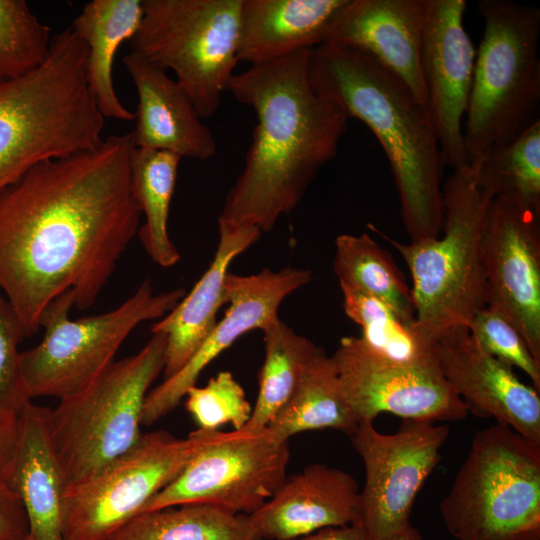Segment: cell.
Segmentation results:
<instances>
[{"instance_id": "f35d334b", "label": "cell", "mask_w": 540, "mask_h": 540, "mask_svg": "<svg viewBox=\"0 0 540 540\" xmlns=\"http://www.w3.org/2000/svg\"><path fill=\"white\" fill-rule=\"evenodd\" d=\"M292 540H369L364 529L357 523L320 529Z\"/></svg>"}, {"instance_id": "83f0119b", "label": "cell", "mask_w": 540, "mask_h": 540, "mask_svg": "<svg viewBox=\"0 0 540 540\" xmlns=\"http://www.w3.org/2000/svg\"><path fill=\"white\" fill-rule=\"evenodd\" d=\"M333 268L339 284L382 301L405 323L415 324L411 287L389 252L368 234L338 235Z\"/></svg>"}, {"instance_id": "d590c367", "label": "cell", "mask_w": 540, "mask_h": 540, "mask_svg": "<svg viewBox=\"0 0 540 540\" xmlns=\"http://www.w3.org/2000/svg\"><path fill=\"white\" fill-rule=\"evenodd\" d=\"M24 338L15 310L0 293V409L15 414L31 401L20 368L18 345Z\"/></svg>"}, {"instance_id": "9c48e42d", "label": "cell", "mask_w": 540, "mask_h": 540, "mask_svg": "<svg viewBox=\"0 0 540 540\" xmlns=\"http://www.w3.org/2000/svg\"><path fill=\"white\" fill-rule=\"evenodd\" d=\"M186 294L183 288L154 294L145 280L119 307L99 315L71 320L75 295L68 290L43 310L41 342L20 354L21 376L30 399L59 400L90 385L112 362L117 350L141 322L170 312Z\"/></svg>"}, {"instance_id": "ba28073f", "label": "cell", "mask_w": 540, "mask_h": 540, "mask_svg": "<svg viewBox=\"0 0 540 540\" xmlns=\"http://www.w3.org/2000/svg\"><path fill=\"white\" fill-rule=\"evenodd\" d=\"M166 342L165 334L152 333L137 354L113 361L85 389L49 408V434L67 488L138 443L145 398L164 370Z\"/></svg>"}, {"instance_id": "f546056e", "label": "cell", "mask_w": 540, "mask_h": 540, "mask_svg": "<svg viewBox=\"0 0 540 540\" xmlns=\"http://www.w3.org/2000/svg\"><path fill=\"white\" fill-rule=\"evenodd\" d=\"M110 540H261L248 515L204 504H186L142 513Z\"/></svg>"}, {"instance_id": "603a6c76", "label": "cell", "mask_w": 540, "mask_h": 540, "mask_svg": "<svg viewBox=\"0 0 540 540\" xmlns=\"http://www.w3.org/2000/svg\"><path fill=\"white\" fill-rule=\"evenodd\" d=\"M219 242L207 270L178 304L153 324L151 333L166 335L164 379L176 374L217 324L227 303L225 280L232 261L260 238L256 226L218 221Z\"/></svg>"}, {"instance_id": "30bf717a", "label": "cell", "mask_w": 540, "mask_h": 540, "mask_svg": "<svg viewBox=\"0 0 540 540\" xmlns=\"http://www.w3.org/2000/svg\"><path fill=\"white\" fill-rule=\"evenodd\" d=\"M242 0H143L133 51L176 76L200 118L218 110L239 63Z\"/></svg>"}, {"instance_id": "e0dca14e", "label": "cell", "mask_w": 540, "mask_h": 540, "mask_svg": "<svg viewBox=\"0 0 540 540\" xmlns=\"http://www.w3.org/2000/svg\"><path fill=\"white\" fill-rule=\"evenodd\" d=\"M312 278L310 270L291 266L279 271L264 268L247 276L228 272L225 287L229 306L223 319L176 374L148 392L141 425L150 426L177 407L213 360L242 335L251 330H262L277 320L283 300Z\"/></svg>"}, {"instance_id": "4316f807", "label": "cell", "mask_w": 540, "mask_h": 540, "mask_svg": "<svg viewBox=\"0 0 540 540\" xmlns=\"http://www.w3.org/2000/svg\"><path fill=\"white\" fill-rule=\"evenodd\" d=\"M181 158L173 153L136 148L130 158L134 198L145 216L139 228L142 245L154 263L169 268L180 253L168 233V216Z\"/></svg>"}, {"instance_id": "44dd1931", "label": "cell", "mask_w": 540, "mask_h": 540, "mask_svg": "<svg viewBox=\"0 0 540 540\" xmlns=\"http://www.w3.org/2000/svg\"><path fill=\"white\" fill-rule=\"evenodd\" d=\"M122 62L138 95L134 147L160 150L197 160L217 153L211 130L202 122L192 101L175 79L136 51Z\"/></svg>"}, {"instance_id": "e575fe53", "label": "cell", "mask_w": 540, "mask_h": 540, "mask_svg": "<svg viewBox=\"0 0 540 540\" xmlns=\"http://www.w3.org/2000/svg\"><path fill=\"white\" fill-rule=\"evenodd\" d=\"M468 330L487 353L521 369L533 387L540 391V363L532 356L515 327L499 312L485 306L474 315Z\"/></svg>"}, {"instance_id": "d6a6232c", "label": "cell", "mask_w": 540, "mask_h": 540, "mask_svg": "<svg viewBox=\"0 0 540 540\" xmlns=\"http://www.w3.org/2000/svg\"><path fill=\"white\" fill-rule=\"evenodd\" d=\"M52 38L50 28L26 1L0 0V80L23 76L42 65Z\"/></svg>"}, {"instance_id": "ac0fdd59", "label": "cell", "mask_w": 540, "mask_h": 540, "mask_svg": "<svg viewBox=\"0 0 540 540\" xmlns=\"http://www.w3.org/2000/svg\"><path fill=\"white\" fill-rule=\"evenodd\" d=\"M439 368L468 412L486 415L540 444V396L506 362L487 353L464 327L433 346Z\"/></svg>"}, {"instance_id": "9a60e30c", "label": "cell", "mask_w": 540, "mask_h": 540, "mask_svg": "<svg viewBox=\"0 0 540 540\" xmlns=\"http://www.w3.org/2000/svg\"><path fill=\"white\" fill-rule=\"evenodd\" d=\"M481 253L486 306L515 327L540 363V212L493 198Z\"/></svg>"}, {"instance_id": "1f68e13d", "label": "cell", "mask_w": 540, "mask_h": 540, "mask_svg": "<svg viewBox=\"0 0 540 540\" xmlns=\"http://www.w3.org/2000/svg\"><path fill=\"white\" fill-rule=\"evenodd\" d=\"M345 314L361 327L360 337L378 354L397 361L413 362L431 353L414 329L388 305L361 291L339 284Z\"/></svg>"}, {"instance_id": "7c38bea8", "label": "cell", "mask_w": 540, "mask_h": 540, "mask_svg": "<svg viewBox=\"0 0 540 540\" xmlns=\"http://www.w3.org/2000/svg\"><path fill=\"white\" fill-rule=\"evenodd\" d=\"M289 456L288 441L267 428L258 432L214 430L209 441L140 514L204 504L231 514L249 515L287 478Z\"/></svg>"}, {"instance_id": "2e32d148", "label": "cell", "mask_w": 540, "mask_h": 540, "mask_svg": "<svg viewBox=\"0 0 540 540\" xmlns=\"http://www.w3.org/2000/svg\"><path fill=\"white\" fill-rule=\"evenodd\" d=\"M465 0H424L421 70L427 109L446 166L468 165L463 119L473 81L476 50L465 30Z\"/></svg>"}, {"instance_id": "277c9868", "label": "cell", "mask_w": 540, "mask_h": 540, "mask_svg": "<svg viewBox=\"0 0 540 540\" xmlns=\"http://www.w3.org/2000/svg\"><path fill=\"white\" fill-rule=\"evenodd\" d=\"M87 46L68 27L46 61L0 80V193L51 159L97 147L104 117L87 84Z\"/></svg>"}, {"instance_id": "d4e9b609", "label": "cell", "mask_w": 540, "mask_h": 540, "mask_svg": "<svg viewBox=\"0 0 540 540\" xmlns=\"http://www.w3.org/2000/svg\"><path fill=\"white\" fill-rule=\"evenodd\" d=\"M143 13V0H93L72 22L87 46V84L104 118L135 119L116 94L112 68L119 47L135 35Z\"/></svg>"}, {"instance_id": "8d00e7d4", "label": "cell", "mask_w": 540, "mask_h": 540, "mask_svg": "<svg viewBox=\"0 0 540 540\" xmlns=\"http://www.w3.org/2000/svg\"><path fill=\"white\" fill-rule=\"evenodd\" d=\"M28 520L17 493L0 478V540H24Z\"/></svg>"}, {"instance_id": "5bb4252c", "label": "cell", "mask_w": 540, "mask_h": 540, "mask_svg": "<svg viewBox=\"0 0 540 540\" xmlns=\"http://www.w3.org/2000/svg\"><path fill=\"white\" fill-rule=\"evenodd\" d=\"M331 358L358 424L373 423L382 412L431 422L457 421L468 414L443 376L434 350L417 361L397 362L372 350L360 337L347 336Z\"/></svg>"}, {"instance_id": "484cf974", "label": "cell", "mask_w": 540, "mask_h": 540, "mask_svg": "<svg viewBox=\"0 0 540 540\" xmlns=\"http://www.w3.org/2000/svg\"><path fill=\"white\" fill-rule=\"evenodd\" d=\"M357 426L331 356L316 346L291 397L266 428L289 441L295 434L324 428L350 435Z\"/></svg>"}, {"instance_id": "d6986e66", "label": "cell", "mask_w": 540, "mask_h": 540, "mask_svg": "<svg viewBox=\"0 0 540 540\" xmlns=\"http://www.w3.org/2000/svg\"><path fill=\"white\" fill-rule=\"evenodd\" d=\"M424 16V0H348L323 43L368 54L427 107L421 70Z\"/></svg>"}, {"instance_id": "7402d4cb", "label": "cell", "mask_w": 540, "mask_h": 540, "mask_svg": "<svg viewBox=\"0 0 540 540\" xmlns=\"http://www.w3.org/2000/svg\"><path fill=\"white\" fill-rule=\"evenodd\" d=\"M49 408L31 401L19 413V440L5 481L24 506V540H65L64 499L67 482L50 438Z\"/></svg>"}, {"instance_id": "8992f818", "label": "cell", "mask_w": 540, "mask_h": 540, "mask_svg": "<svg viewBox=\"0 0 540 540\" xmlns=\"http://www.w3.org/2000/svg\"><path fill=\"white\" fill-rule=\"evenodd\" d=\"M477 11L484 32L463 126L468 165L540 121V9L480 0Z\"/></svg>"}, {"instance_id": "3957f363", "label": "cell", "mask_w": 540, "mask_h": 540, "mask_svg": "<svg viewBox=\"0 0 540 540\" xmlns=\"http://www.w3.org/2000/svg\"><path fill=\"white\" fill-rule=\"evenodd\" d=\"M309 79L318 94L348 119L363 122L379 141L411 241L439 237L446 164L427 107L368 54L344 45L313 48Z\"/></svg>"}, {"instance_id": "8fae6325", "label": "cell", "mask_w": 540, "mask_h": 540, "mask_svg": "<svg viewBox=\"0 0 540 540\" xmlns=\"http://www.w3.org/2000/svg\"><path fill=\"white\" fill-rule=\"evenodd\" d=\"M213 431L198 429L187 438L161 430L142 434L129 451L68 487L65 540H110L181 472Z\"/></svg>"}, {"instance_id": "ab89813d", "label": "cell", "mask_w": 540, "mask_h": 540, "mask_svg": "<svg viewBox=\"0 0 540 540\" xmlns=\"http://www.w3.org/2000/svg\"><path fill=\"white\" fill-rule=\"evenodd\" d=\"M392 540H423L419 530L409 524L399 535Z\"/></svg>"}, {"instance_id": "6da1fadb", "label": "cell", "mask_w": 540, "mask_h": 540, "mask_svg": "<svg viewBox=\"0 0 540 540\" xmlns=\"http://www.w3.org/2000/svg\"><path fill=\"white\" fill-rule=\"evenodd\" d=\"M131 133L44 161L0 193V290L24 337L44 308L72 290L91 307L139 230L131 185Z\"/></svg>"}, {"instance_id": "ffe728a7", "label": "cell", "mask_w": 540, "mask_h": 540, "mask_svg": "<svg viewBox=\"0 0 540 540\" xmlns=\"http://www.w3.org/2000/svg\"><path fill=\"white\" fill-rule=\"evenodd\" d=\"M359 493L352 475L315 463L287 477L248 518L260 539L292 540L323 528L357 523Z\"/></svg>"}, {"instance_id": "7a4b0ae2", "label": "cell", "mask_w": 540, "mask_h": 540, "mask_svg": "<svg viewBox=\"0 0 540 540\" xmlns=\"http://www.w3.org/2000/svg\"><path fill=\"white\" fill-rule=\"evenodd\" d=\"M311 50L250 66L232 77L228 91L253 109L257 124L218 221L271 231L336 156L348 118L312 87Z\"/></svg>"}, {"instance_id": "836d02e7", "label": "cell", "mask_w": 540, "mask_h": 540, "mask_svg": "<svg viewBox=\"0 0 540 540\" xmlns=\"http://www.w3.org/2000/svg\"><path fill=\"white\" fill-rule=\"evenodd\" d=\"M184 397L186 410L199 429L213 431L231 424L234 430H240L252 414L243 387L228 371L219 372L203 387H190Z\"/></svg>"}, {"instance_id": "52a82bcc", "label": "cell", "mask_w": 540, "mask_h": 540, "mask_svg": "<svg viewBox=\"0 0 540 540\" xmlns=\"http://www.w3.org/2000/svg\"><path fill=\"white\" fill-rule=\"evenodd\" d=\"M439 509L456 540H540V444L498 423L477 431Z\"/></svg>"}, {"instance_id": "f1b7e54d", "label": "cell", "mask_w": 540, "mask_h": 540, "mask_svg": "<svg viewBox=\"0 0 540 540\" xmlns=\"http://www.w3.org/2000/svg\"><path fill=\"white\" fill-rule=\"evenodd\" d=\"M265 358L258 377V395L248 423L242 428L265 429L289 400L316 345L279 318L264 329Z\"/></svg>"}, {"instance_id": "5b68a950", "label": "cell", "mask_w": 540, "mask_h": 540, "mask_svg": "<svg viewBox=\"0 0 540 540\" xmlns=\"http://www.w3.org/2000/svg\"><path fill=\"white\" fill-rule=\"evenodd\" d=\"M443 223L437 238L402 243L369 224L403 257L412 279L414 329L433 348L446 332L468 329L486 306L482 237L491 200L469 165L444 180Z\"/></svg>"}, {"instance_id": "74e56055", "label": "cell", "mask_w": 540, "mask_h": 540, "mask_svg": "<svg viewBox=\"0 0 540 540\" xmlns=\"http://www.w3.org/2000/svg\"><path fill=\"white\" fill-rule=\"evenodd\" d=\"M19 440V414L0 409V478L5 479Z\"/></svg>"}, {"instance_id": "4fadbf2b", "label": "cell", "mask_w": 540, "mask_h": 540, "mask_svg": "<svg viewBox=\"0 0 540 540\" xmlns=\"http://www.w3.org/2000/svg\"><path fill=\"white\" fill-rule=\"evenodd\" d=\"M450 428L403 420L392 434L359 423L349 435L365 468L358 521L369 540H392L409 524L414 501L441 459Z\"/></svg>"}, {"instance_id": "4dcf8cb0", "label": "cell", "mask_w": 540, "mask_h": 540, "mask_svg": "<svg viewBox=\"0 0 540 540\" xmlns=\"http://www.w3.org/2000/svg\"><path fill=\"white\" fill-rule=\"evenodd\" d=\"M476 184L492 198L540 212V121L469 164Z\"/></svg>"}, {"instance_id": "cb8c5ba5", "label": "cell", "mask_w": 540, "mask_h": 540, "mask_svg": "<svg viewBox=\"0 0 540 540\" xmlns=\"http://www.w3.org/2000/svg\"><path fill=\"white\" fill-rule=\"evenodd\" d=\"M348 0H242L239 62L267 64L324 42Z\"/></svg>"}]
</instances>
